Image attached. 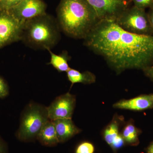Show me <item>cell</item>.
Here are the masks:
<instances>
[{
	"instance_id": "obj_11",
	"label": "cell",
	"mask_w": 153,
	"mask_h": 153,
	"mask_svg": "<svg viewBox=\"0 0 153 153\" xmlns=\"http://www.w3.org/2000/svg\"><path fill=\"white\" fill-rule=\"evenodd\" d=\"M59 143H64L81 131L71 119H63L53 121Z\"/></svg>"
},
{
	"instance_id": "obj_15",
	"label": "cell",
	"mask_w": 153,
	"mask_h": 153,
	"mask_svg": "<svg viewBox=\"0 0 153 153\" xmlns=\"http://www.w3.org/2000/svg\"><path fill=\"white\" fill-rule=\"evenodd\" d=\"M140 132L139 129L137 128L133 124L129 123L124 128L122 136L126 142L130 144L136 145L139 142Z\"/></svg>"
},
{
	"instance_id": "obj_23",
	"label": "cell",
	"mask_w": 153,
	"mask_h": 153,
	"mask_svg": "<svg viewBox=\"0 0 153 153\" xmlns=\"http://www.w3.org/2000/svg\"><path fill=\"white\" fill-rule=\"evenodd\" d=\"M0 153H8L7 145L1 137H0Z\"/></svg>"
},
{
	"instance_id": "obj_20",
	"label": "cell",
	"mask_w": 153,
	"mask_h": 153,
	"mask_svg": "<svg viewBox=\"0 0 153 153\" xmlns=\"http://www.w3.org/2000/svg\"><path fill=\"white\" fill-rule=\"evenodd\" d=\"M9 94L8 85L4 79L0 76V98H5L9 95Z\"/></svg>"
},
{
	"instance_id": "obj_27",
	"label": "cell",
	"mask_w": 153,
	"mask_h": 153,
	"mask_svg": "<svg viewBox=\"0 0 153 153\" xmlns=\"http://www.w3.org/2000/svg\"><path fill=\"white\" fill-rule=\"evenodd\" d=\"M1 1V0H0V1Z\"/></svg>"
},
{
	"instance_id": "obj_26",
	"label": "cell",
	"mask_w": 153,
	"mask_h": 153,
	"mask_svg": "<svg viewBox=\"0 0 153 153\" xmlns=\"http://www.w3.org/2000/svg\"><path fill=\"white\" fill-rule=\"evenodd\" d=\"M120 1H123L126 2L130 4L131 2V0H120Z\"/></svg>"
},
{
	"instance_id": "obj_18",
	"label": "cell",
	"mask_w": 153,
	"mask_h": 153,
	"mask_svg": "<svg viewBox=\"0 0 153 153\" xmlns=\"http://www.w3.org/2000/svg\"><path fill=\"white\" fill-rule=\"evenodd\" d=\"M22 0H1L0 1V11H7L18 4Z\"/></svg>"
},
{
	"instance_id": "obj_25",
	"label": "cell",
	"mask_w": 153,
	"mask_h": 153,
	"mask_svg": "<svg viewBox=\"0 0 153 153\" xmlns=\"http://www.w3.org/2000/svg\"><path fill=\"white\" fill-rule=\"evenodd\" d=\"M147 152L148 153H153V143L148 148Z\"/></svg>"
},
{
	"instance_id": "obj_21",
	"label": "cell",
	"mask_w": 153,
	"mask_h": 153,
	"mask_svg": "<svg viewBox=\"0 0 153 153\" xmlns=\"http://www.w3.org/2000/svg\"><path fill=\"white\" fill-rule=\"evenodd\" d=\"M124 140L122 136L119 134L115 139L111 146L112 147L113 149H117L123 146L124 144Z\"/></svg>"
},
{
	"instance_id": "obj_12",
	"label": "cell",
	"mask_w": 153,
	"mask_h": 153,
	"mask_svg": "<svg viewBox=\"0 0 153 153\" xmlns=\"http://www.w3.org/2000/svg\"><path fill=\"white\" fill-rule=\"evenodd\" d=\"M37 139L41 144L48 147L55 146L59 143L55 124L49 120L44 126L38 134Z\"/></svg>"
},
{
	"instance_id": "obj_6",
	"label": "cell",
	"mask_w": 153,
	"mask_h": 153,
	"mask_svg": "<svg viewBox=\"0 0 153 153\" xmlns=\"http://www.w3.org/2000/svg\"><path fill=\"white\" fill-rule=\"evenodd\" d=\"M24 24L10 11H0V49L22 41Z\"/></svg>"
},
{
	"instance_id": "obj_24",
	"label": "cell",
	"mask_w": 153,
	"mask_h": 153,
	"mask_svg": "<svg viewBox=\"0 0 153 153\" xmlns=\"http://www.w3.org/2000/svg\"><path fill=\"white\" fill-rule=\"evenodd\" d=\"M147 14L151 26H152V27L153 30V8L149 9V10Z\"/></svg>"
},
{
	"instance_id": "obj_13",
	"label": "cell",
	"mask_w": 153,
	"mask_h": 153,
	"mask_svg": "<svg viewBox=\"0 0 153 153\" xmlns=\"http://www.w3.org/2000/svg\"><path fill=\"white\" fill-rule=\"evenodd\" d=\"M68 80L71 82V86L77 83L90 84L96 81V76L89 71L80 72L76 69L70 68L66 72Z\"/></svg>"
},
{
	"instance_id": "obj_19",
	"label": "cell",
	"mask_w": 153,
	"mask_h": 153,
	"mask_svg": "<svg viewBox=\"0 0 153 153\" xmlns=\"http://www.w3.org/2000/svg\"><path fill=\"white\" fill-rule=\"evenodd\" d=\"M131 2L135 7L143 10L153 8V0H131Z\"/></svg>"
},
{
	"instance_id": "obj_3",
	"label": "cell",
	"mask_w": 153,
	"mask_h": 153,
	"mask_svg": "<svg viewBox=\"0 0 153 153\" xmlns=\"http://www.w3.org/2000/svg\"><path fill=\"white\" fill-rule=\"evenodd\" d=\"M58 23L46 14L25 22L22 40L28 46L36 49H51L60 40Z\"/></svg>"
},
{
	"instance_id": "obj_4",
	"label": "cell",
	"mask_w": 153,
	"mask_h": 153,
	"mask_svg": "<svg viewBox=\"0 0 153 153\" xmlns=\"http://www.w3.org/2000/svg\"><path fill=\"white\" fill-rule=\"evenodd\" d=\"M49 120L47 107L34 102L30 103L22 113L16 134L17 138L26 142L35 140Z\"/></svg>"
},
{
	"instance_id": "obj_14",
	"label": "cell",
	"mask_w": 153,
	"mask_h": 153,
	"mask_svg": "<svg viewBox=\"0 0 153 153\" xmlns=\"http://www.w3.org/2000/svg\"><path fill=\"white\" fill-rule=\"evenodd\" d=\"M47 50L51 56L50 62L48 64L52 65L59 72H67L69 70L70 68L68 66V60L70 57L67 53L63 52L58 55L53 53L51 49H47Z\"/></svg>"
},
{
	"instance_id": "obj_17",
	"label": "cell",
	"mask_w": 153,
	"mask_h": 153,
	"mask_svg": "<svg viewBox=\"0 0 153 153\" xmlns=\"http://www.w3.org/2000/svg\"><path fill=\"white\" fill-rule=\"evenodd\" d=\"M94 151V147L92 144L85 142L78 145L75 153H93Z\"/></svg>"
},
{
	"instance_id": "obj_10",
	"label": "cell",
	"mask_w": 153,
	"mask_h": 153,
	"mask_svg": "<svg viewBox=\"0 0 153 153\" xmlns=\"http://www.w3.org/2000/svg\"><path fill=\"white\" fill-rule=\"evenodd\" d=\"M114 108L132 111H143L153 108V94H143L131 99L123 100L113 105Z\"/></svg>"
},
{
	"instance_id": "obj_9",
	"label": "cell",
	"mask_w": 153,
	"mask_h": 153,
	"mask_svg": "<svg viewBox=\"0 0 153 153\" xmlns=\"http://www.w3.org/2000/svg\"><path fill=\"white\" fill-rule=\"evenodd\" d=\"M46 8L42 0H22L9 11L20 22L25 23L46 14Z\"/></svg>"
},
{
	"instance_id": "obj_16",
	"label": "cell",
	"mask_w": 153,
	"mask_h": 153,
	"mask_svg": "<svg viewBox=\"0 0 153 153\" xmlns=\"http://www.w3.org/2000/svg\"><path fill=\"white\" fill-rule=\"evenodd\" d=\"M119 124L116 120H114L105 128L104 131L105 140L108 145H111L115 139L119 134Z\"/></svg>"
},
{
	"instance_id": "obj_2",
	"label": "cell",
	"mask_w": 153,
	"mask_h": 153,
	"mask_svg": "<svg viewBox=\"0 0 153 153\" xmlns=\"http://www.w3.org/2000/svg\"><path fill=\"white\" fill-rule=\"evenodd\" d=\"M57 17L60 30L77 39H84L99 21L86 0H62Z\"/></svg>"
},
{
	"instance_id": "obj_5",
	"label": "cell",
	"mask_w": 153,
	"mask_h": 153,
	"mask_svg": "<svg viewBox=\"0 0 153 153\" xmlns=\"http://www.w3.org/2000/svg\"><path fill=\"white\" fill-rule=\"evenodd\" d=\"M115 21L121 28L129 33L142 36H153V30L145 10L134 6L128 7Z\"/></svg>"
},
{
	"instance_id": "obj_22",
	"label": "cell",
	"mask_w": 153,
	"mask_h": 153,
	"mask_svg": "<svg viewBox=\"0 0 153 153\" xmlns=\"http://www.w3.org/2000/svg\"><path fill=\"white\" fill-rule=\"evenodd\" d=\"M146 76L149 77L153 82V63L151 66L143 70Z\"/></svg>"
},
{
	"instance_id": "obj_7",
	"label": "cell",
	"mask_w": 153,
	"mask_h": 153,
	"mask_svg": "<svg viewBox=\"0 0 153 153\" xmlns=\"http://www.w3.org/2000/svg\"><path fill=\"white\" fill-rule=\"evenodd\" d=\"M75 104V96L69 92L57 97L47 107L49 120L71 119Z\"/></svg>"
},
{
	"instance_id": "obj_8",
	"label": "cell",
	"mask_w": 153,
	"mask_h": 153,
	"mask_svg": "<svg viewBox=\"0 0 153 153\" xmlns=\"http://www.w3.org/2000/svg\"><path fill=\"white\" fill-rule=\"evenodd\" d=\"M95 11L99 20H115L129 4L120 0H86Z\"/></svg>"
},
{
	"instance_id": "obj_1",
	"label": "cell",
	"mask_w": 153,
	"mask_h": 153,
	"mask_svg": "<svg viewBox=\"0 0 153 153\" xmlns=\"http://www.w3.org/2000/svg\"><path fill=\"white\" fill-rule=\"evenodd\" d=\"M84 39V44L117 73L130 69L143 71L153 63V36L129 33L114 19L99 20Z\"/></svg>"
}]
</instances>
